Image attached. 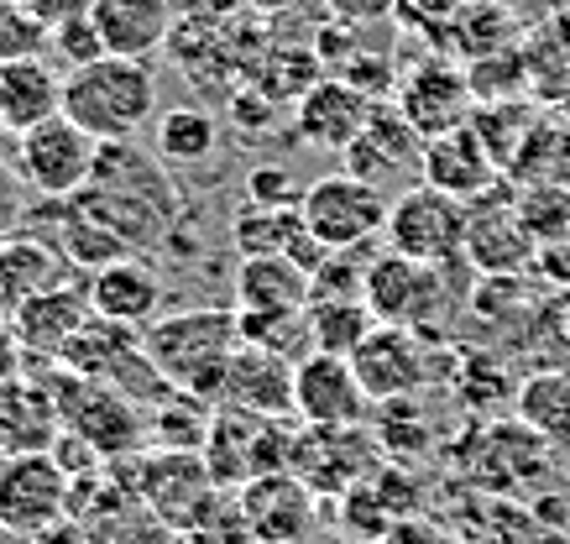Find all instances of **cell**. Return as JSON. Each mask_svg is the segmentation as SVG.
Segmentation results:
<instances>
[{"instance_id":"7c38bea8","label":"cell","mask_w":570,"mask_h":544,"mask_svg":"<svg viewBox=\"0 0 570 544\" xmlns=\"http://www.w3.org/2000/svg\"><path fill=\"white\" fill-rule=\"evenodd\" d=\"M69 492H73V476L48 451L6 456V466H0V534L37 540L42 528L69 518Z\"/></svg>"},{"instance_id":"7a4b0ae2","label":"cell","mask_w":570,"mask_h":544,"mask_svg":"<svg viewBox=\"0 0 570 544\" xmlns=\"http://www.w3.org/2000/svg\"><path fill=\"white\" fill-rule=\"evenodd\" d=\"M236 346H242V330H236V309L230 304L225 309L220 304L178 309V315H163L141 330V352L163 372V383L209 408H220L225 398V372H230Z\"/></svg>"},{"instance_id":"7bdbcfd3","label":"cell","mask_w":570,"mask_h":544,"mask_svg":"<svg viewBox=\"0 0 570 544\" xmlns=\"http://www.w3.org/2000/svg\"><path fill=\"white\" fill-rule=\"evenodd\" d=\"M377 544H455V540H450L434 518H424V513H419V518H397V524L387 528Z\"/></svg>"},{"instance_id":"4316f807","label":"cell","mask_w":570,"mask_h":544,"mask_svg":"<svg viewBox=\"0 0 570 544\" xmlns=\"http://www.w3.org/2000/svg\"><path fill=\"white\" fill-rule=\"evenodd\" d=\"M220 152V121L199 106H174V110H157L153 121V158L174 168H205Z\"/></svg>"},{"instance_id":"3957f363","label":"cell","mask_w":570,"mask_h":544,"mask_svg":"<svg viewBox=\"0 0 570 544\" xmlns=\"http://www.w3.org/2000/svg\"><path fill=\"white\" fill-rule=\"evenodd\" d=\"M63 116L85 126L100 147L137 141L157 121V69L137 58H100L63 73Z\"/></svg>"},{"instance_id":"d6986e66","label":"cell","mask_w":570,"mask_h":544,"mask_svg":"<svg viewBox=\"0 0 570 544\" xmlns=\"http://www.w3.org/2000/svg\"><path fill=\"white\" fill-rule=\"evenodd\" d=\"M466 257L482 278H519L523 267H534L539 246L519 220V199H492L471 205V230H466Z\"/></svg>"},{"instance_id":"603a6c76","label":"cell","mask_w":570,"mask_h":544,"mask_svg":"<svg viewBox=\"0 0 570 544\" xmlns=\"http://www.w3.org/2000/svg\"><path fill=\"white\" fill-rule=\"evenodd\" d=\"M230 309L242 315H304L309 273L294 257H242L230 278Z\"/></svg>"},{"instance_id":"60d3db41","label":"cell","mask_w":570,"mask_h":544,"mask_svg":"<svg viewBox=\"0 0 570 544\" xmlns=\"http://www.w3.org/2000/svg\"><path fill=\"white\" fill-rule=\"evenodd\" d=\"M110 544H178V534L163 518H153V513L141 508V513H131L121 528H116V540Z\"/></svg>"},{"instance_id":"44dd1931","label":"cell","mask_w":570,"mask_h":544,"mask_svg":"<svg viewBox=\"0 0 570 544\" xmlns=\"http://www.w3.org/2000/svg\"><path fill=\"white\" fill-rule=\"evenodd\" d=\"M89 315H95V309H89L85 288H73V283L58 278L52 288L32 294V299L11 315V330H17L27 362H32V356H37V362H58V356H63V346L79 335V325H85Z\"/></svg>"},{"instance_id":"2e32d148","label":"cell","mask_w":570,"mask_h":544,"mask_svg":"<svg viewBox=\"0 0 570 544\" xmlns=\"http://www.w3.org/2000/svg\"><path fill=\"white\" fill-rule=\"evenodd\" d=\"M424 184H434L440 194L461 199V205H482L487 194L502 189V162L487 152V141L466 126H455L445 137L424 141V168H419Z\"/></svg>"},{"instance_id":"277c9868","label":"cell","mask_w":570,"mask_h":544,"mask_svg":"<svg viewBox=\"0 0 570 544\" xmlns=\"http://www.w3.org/2000/svg\"><path fill=\"white\" fill-rule=\"evenodd\" d=\"M387 466V451L372 424H298L288 472L320 497V503H341L356 487Z\"/></svg>"},{"instance_id":"ac0fdd59","label":"cell","mask_w":570,"mask_h":544,"mask_svg":"<svg viewBox=\"0 0 570 544\" xmlns=\"http://www.w3.org/2000/svg\"><path fill=\"white\" fill-rule=\"evenodd\" d=\"M341 158H346V174L351 178H362V184L382 189L387 178L419 174V168H424V137H419L414 126L397 116L393 100H382V106L372 110V121L362 126V137L351 141Z\"/></svg>"},{"instance_id":"9a60e30c","label":"cell","mask_w":570,"mask_h":544,"mask_svg":"<svg viewBox=\"0 0 570 544\" xmlns=\"http://www.w3.org/2000/svg\"><path fill=\"white\" fill-rule=\"evenodd\" d=\"M236 508H242L246 540L257 544H304L314 534V524H320V497L294 472H273L246 482Z\"/></svg>"},{"instance_id":"6da1fadb","label":"cell","mask_w":570,"mask_h":544,"mask_svg":"<svg viewBox=\"0 0 570 544\" xmlns=\"http://www.w3.org/2000/svg\"><path fill=\"white\" fill-rule=\"evenodd\" d=\"M73 205L105 226L116 241L137 257L147 246H157L178 226V189L168 168H157V158L137 152V141H110L100 147L95 178L85 194H73Z\"/></svg>"},{"instance_id":"f1b7e54d","label":"cell","mask_w":570,"mask_h":544,"mask_svg":"<svg viewBox=\"0 0 570 544\" xmlns=\"http://www.w3.org/2000/svg\"><path fill=\"white\" fill-rule=\"evenodd\" d=\"M519 424H529L544 445H570V372L566 367H539L519 383L513 398Z\"/></svg>"},{"instance_id":"4dcf8cb0","label":"cell","mask_w":570,"mask_h":544,"mask_svg":"<svg viewBox=\"0 0 570 544\" xmlns=\"http://www.w3.org/2000/svg\"><path fill=\"white\" fill-rule=\"evenodd\" d=\"M372 309L366 299H309V346L330 356H351L372 335Z\"/></svg>"},{"instance_id":"52a82bcc","label":"cell","mask_w":570,"mask_h":544,"mask_svg":"<svg viewBox=\"0 0 570 544\" xmlns=\"http://www.w3.org/2000/svg\"><path fill=\"white\" fill-rule=\"evenodd\" d=\"M466 230H471V205L440 194L434 184H409V189L393 194L382 236H387V251H397V257L445 267L455 251H466Z\"/></svg>"},{"instance_id":"816d5d0a","label":"cell","mask_w":570,"mask_h":544,"mask_svg":"<svg viewBox=\"0 0 570 544\" xmlns=\"http://www.w3.org/2000/svg\"><path fill=\"white\" fill-rule=\"evenodd\" d=\"M0 544H6V534H0Z\"/></svg>"},{"instance_id":"f35d334b","label":"cell","mask_w":570,"mask_h":544,"mask_svg":"<svg viewBox=\"0 0 570 544\" xmlns=\"http://www.w3.org/2000/svg\"><path fill=\"white\" fill-rule=\"evenodd\" d=\"M246 0H174V17L189 27H230V17Z\"/></svg>"},{"instance_id":"f6af8a7d","label":"cell","mask_w":570,"mask_h":544,"mask_svg":"<svg viewBox=\"0 0 570 544\" xmlns=\"http://www.w3.org/2000/svg\"><path fill=\"white\" fill-rule=\"evenodd\" d=\"M21 6H27L42 27H63V21L89 17V11H95V0H21Z\"/></svg>"},{"instance_id":"74e56055","label":"cell","mask_w":570,"mask_h":544,"mask_svg":"<svg viewBox=\"0 0 570 544\" xmlns=\"http://www.w3.org/2000/svg\"><path fill=\"white\" fill-rule=\"evenodd\" d=\"M466 6L471 0H397V17L414 21V27H430V32H445Z\"/></svg>"},{"instance_id":"b9f144b4","label":"cell","mask_w":570,"mask_h":544,"mask_svg":"<svg viewBox=\"0 0 570 544\" xmlns=\"http://www.w3.org/2000/svg\"><path fill=\"white\" fill-rule=\"evenodd\" d=\"M21 174H17V162H0V241L6 236H17L21 226Z\"/></svg>"},{"instance_id":"e575fe53","label":"cell","mask_w":570,"mask_h":544,"mask_svg":"<svg viewBox=\"0 0 570 544\" xmlns=\"http://www.w3.org/2000/svg\"><path fill=\"white\" fill-rule=\"evenodd\" d=\"M519 220L534 236V246H550L570 230V189L560 184H539V189L519 194Z\"/></svg>"},{"instance_id":"d4e9b609","label":"cell","mask_w":570,"mask_h":544,"mask_svg":"<svg viewBox=\"0 0 570 544\" xmlns=\"http://www.w3.org/2000/svg\"><path fill=\"white\" fill-rule=\"evenodd\" d=\"M63 116V73L48 58L0 63V126L11 137H27L32 126Z\"/></svg>"},{"instance_id":"8fae6325","label":"cell","mask_w":570,"mask_h":544,"mask_svg":"<svg viewBox=\"0 0 570 544\" xmlns=\"http://www.w3.org/2000/svg\"><path fill=\"white\" fill-rule=\"evenodd\" d=\"M362 299H366V309H372L377 325L430 330L434 319H440V309H445V267L382 251V257L366 263Z\"/></svg>"},{"instance_id":"30bf717a","label":"cell","mask_w":570,"mask_h":544,"mask_svg":"<svg viewBox=\"0 0 570 544\" xmlns=\"http://www.w3.org/2000/svg\"><path fill=\"white\" fill-rule=\"evenodd\" d=\"M351 367L362 377L372 404L419 398L430 383H440V352L430 330H403V325H372L362 346L351 352Z\"/></svg>"},{"instance_id":"cb8c5ba5","label":"cell","mask_w":570,"mask_h":544,"mask_svg":"<svg viewBox=\"0 0 570 544\" xmlns=\"http://www.w3.org/2000/svg\"><path fill=\"white\" fill-rule=\"evenodd\" d=\"M85 294H89V309H95L100 319L147 330V325L157 319V304H163V278H157L141 257H121V263L89 273Z\"/></svg>"},{"instance_id":"5b68a950","label":"cell","mask_w":570,"mask_h":544,"mask_svg":"<svg viewBox=\"0 0 570 544\" xmlns=\"http://www.w3.org/2000/svg\"><path fill=\"white\" fill-rule=\"evenodd\" d=\"M126 472H131L137 503L174 534L205 528L220 508V487H215L205 456H194V451H141L126 461Z\"/></svg>"},{"instance_id":"ee69618b","label":"cell","mask_w":570,"mask_h":544,"mask_svg":"<svg viewBox=\"0 0 570 544\" xmlns=\"http://www.w3.org/2000/svg\"><path fill=\"white\" fill-rule=\"evenodd\" d=\"M534 267H539V278H544V283H554V288H566V294H570V230L560 236V241L539 246Z\"/></svg>"},{"instance_id":"484cf974","label":"cell","mask_w":570,"mask_h":544,"mask_svg":"<svg viewBox=\"0 0 570 544\" xmlns=\"http://www.w3.org/2000/svg\"><path fill=\"white\" fill-rule=\"evenodd\" d=\"M58 404L48 398V387L37 377H17L0 387V456H32V451H52L58 429Z\"/></svg>"},{"instance_id":"836d02e7","label":"cell","mask_w":570,"mask_h":544,"mask_svg":"<svg viewBox=\"0 0 570 544\" xmlns=\"http://www.w3.org/2000/svg\"><path fill=\"white\" fill-rule=\"evenodd\" d=\"M52 27L21 6V0H0V63H27V58H48Z\"/></svg>"},{"instance_id":"f546056e","label":"cell","mask_w":570,"mask_h":544,"mask_svg":"<svg viewBox=\"0 0 570 544\" xmlns=\"http://www.w3.org/2000/svg\"><path fill=\"white\" fill-rule=\"evenodd\" d=\"M304 215L298 210H273V205H246L230 220V241L242 257H294L304 241Z\"/></svg>"},{"instance_id":"ab89813d","label":"cell","mask_w":570,"mask_h":544,"mask_svg":"<svg viewBox=\"0 0 570 544\" xmlns=\"http://www.w3.org/2000/svg\"><path fill=\"white\" fill-rule=\"evenodd\" d=\"M330 11V21H341V27H366V21H382L397 11V0H320Z\"/></svg>"},{"instance_id":"8d00e7d4","label":"cell","mask_w":570,"mask_h":544,"mask_svg":"<svg viewBox=\"0 0 570 544\" xmlns=\"http://www.w3.org/2000/svg\"><path fill=\"white\" fill-rule=\"evenodd\" d=\"M48 53H58L63 63H69V73H73V69L100 63V58H105V42H100V32H95V21H89V17H73V21H63V27H52V48H48Z\"/></svg>"},{"instance_id":"1f68e13d","label":"cell","mask_w":570,"mask_h":544,"mask_svg":"<svg viewBox=\"0 0 570 544\" xmlns=\"http://www.w3.org/2000/svg\"><path fill=\"white\" fill-rule=\"evenodd\" d=\"M445 32L461 42V53L482 63V58H498L502 48L513 42V17H508V6H502V0H471Z\"/></svg>"},{"instance_id":"4fadbf2b","label":"cell","mask_w":570,"mask_h":544,"mask_svg":"<svg viewBox=\"0 0 570 544\" xmlns=\"http://www.w3.org/2000/svg\"><path fill=\"white\" fill-rule=\"evenodd\" d=\"M471 73L461 69V63H450V58H419L414 69L397 79L393 89V110L403 116V121L414 126L424 141L445 137V131H455V126L471 121Z\"/></svg>"},{"instance_id":"9c48e42d","label":"cell","mask_w":570,"mask_h":544,"mask_svg":"<svg viewBox=\"0 0 570 544\" xmlns=\"http://www.w3.org/2000/svg\"><path fill=\"white\" fill-rule=\"evenodd\" d=\"M95 162H100V141L89 137L85 126H73L69 116H52V121L32 126L27 137H17L21 184L48 205H63L73 194H85L89 178H95Z\"/></svg>"},{"instance_id":"8992f818","label":"cell","mask_w":570,"mask_h":544,"mask_svg":"<svg viewBox=\"0 0 570 544\" xmlns=\"http://www.w3.org/2000/svg\"><path fill=\"white\" fill-rule=\"evenodd\" d=\"M298 424L288 419H257L242 408H215V429L205 439V466L215 476V487H246L257 476L288 472Z\"/></svg>"},{"instance_id":"83f0119b","label":"cell","mask_w":570,"mask_h":544,"mask_svg":"<svg viewBox=\"0 0 570 544\" xmlns=\"http://www.w3.org/2000/svg\"><path fill=\"white\" fill-rule=\"evenodd\" d=\"M58 263L63 257L48 241H37V236H6L0 241V319H11L32 294L52 288L58 273H63Z\"/></svg>"},{"instance_id":"d6a6232c","label":"cell","mask_w":570,"mask_h":544,"mask_svg":"<svg viewBox=\"0 0 570 544\" xmlns=\"http://www.w3.org/2000/svg\"><path fill=\"white\" fill-rule=\"evenodd\" d=\"M236 330H242V346H257V352H273V356H309V309L304 315H242L236 309Z\"/></svg>"},{"instance_id":"ffe728a7","label":"cell","mask_w":570,"mask_h":544,"mask_svg":"<svg viewBox=\"0 0 570 544\" xmlns=\"http://www.w3.org/2000/svg\"><path fill=\"white\" fill-rule=\"evenodd\" d=\"M89 21L105 42V58H137V63H153L178 27L174 0H95Z\"/></svg>"},{"instance_id":"e0dca14e","label":"cell","mask_w":570,"mask_h":544,"mask_svg":"<svg viewBox=\"0 0 570 544\" xmlns=\"http://www.w3.org/2000/svg\"><path fill=\"white\" fill-rule=\"evenodd\" d=\"M372 110H377V100H366L356 85L325 73L294 100V131L314 147H325V152H346L351 141L362 137V126L372 121Z\"/></svg>"},{"instance_id":"681fc988","label":"cell","mask_w":570,"mask_h":544,"mask_svg":"<svg viewBox=\"0 0 570 544\" xmlns=\"http://www.w3.org/2000/svg\"><path fill=\"white\" fill-rule=\"evenodd\" d=\"M178 544H236V540H225L220 528H189V534H178Z\"/></svg>"},{"instance_id":"d590c367","label":"cell","mask_w":570,"mask_h":544,"mask_svg":"<svg viewBox=\"0 0 570 544\" xmlns=\"http://www.w3.org/2000/svg\"><path fill=\"white\" fill-rule=\"evenodd\" d=\"M304 178L288 168V162H257L252 174H246V205H273V210H298V199H304Z\"/></svg>"},{"instance_id":"ba28073f","label":"cell","mask_w":570,"mask_h":544,"mask_svg":"<svg viewBox=\"0 0 570 544\" xmlns=\"http://www.w3.org/2000/svg\"><path fill=\"white\" fill-rule=\"evenodd\" d=\"M387 194L362 184L351 174H325L314 178L304 199H298V215H304V230L325 251H362L366 241H377L387 230Z\"/></svg>"},{"instance_id":"7dc6e473","label":"cell","mask_w":570,"mask_h":544,"mask_svg":"<svg viewBox=\"0 0 570 544\" xmlns=\"http://www.w3.org/2000/svg\"><path fill=\"white\" fill-rule=\"evenodd\" d=\"M32 544H95V540L85 534V524H73V518H58V524L42 528Z\"/></svg>"},{"instance_id":"bcb514c9","label":"cell","mask_w":570,"mask_h":544,"mask_svg":"<svg viewBox=\"0 0 570 544\" xmlns=\"http://www.w3.org/2000/svg\"><path fill=\"white\" fill-rule=\"evenodd\" d=\"M21 367H27V352H21L17 330H11V319H0V387L17 383Z\"/></svg>"},{"instance_id":"c3c4849f","label":"cell","mask_w":570,"mask_h":544,"mask_svg":"<svg viewBox=\"0 0 570 544\" xmlns=\"http://www.w3.org/2000/svg\"><path fill=\"white\" fill-rule=\"evenodd\" d=\"M298 6H309V0H246V11H257V17H273V11H298Z\"/></svg>"},{"instance_id":"7402d4cb","label":"cell","mask_w":570,"mask_h":544,"mask_svg":"<svg viewBox=\"0 0 570 544\" xmlns=\"http://www.w3.org/2000/svg\"><path fill=\"white\" fill-rule=\"evenodd\" d=\"M220 408H242L257 419H294V362L257 346H236Z\"/></svg>"},{"instance_id":"5bb4252c","label":"cell","mask_w":570,"mask_h":544,"mask_svg":"<svg viewBox=\"0 0 570 544\" xmlns=\"http://www.w3.org/2000/svg\"><path fill=\"white\" fill-rule=\"evenodd\" d=\"M362 377L351 367V356L309 352L294 362V419L298 424H366L372 414Z\"/></svg>"},{"instance_id":"f907efd6","label":"cell","mask_w":570,"mask_h":544,"mask_svg":"<svg viewBox=\"0 0 570 544\" xmlns=\"http://www.w3.org/2000/svg\"><path fill=\"white\" fill-rule=\"evenodd\" d=\"M560 325H566V340H570V304H566V309H560Z\"/></svg>"}]
</instances>
